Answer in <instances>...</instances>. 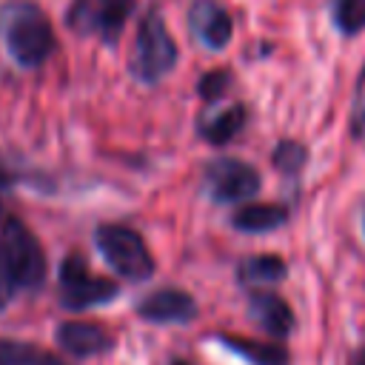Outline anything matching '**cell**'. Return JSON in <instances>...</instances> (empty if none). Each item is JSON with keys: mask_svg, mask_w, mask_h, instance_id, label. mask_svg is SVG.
<instances>
[{"mask_svg": "<svg viewBox=\"0 0 365 365\" xmlns=\"http://www.w3.org/2000/svg\"><path fill=\"white\" fill-rule=\"evenodd\" d=\"M171 365H191V362H185V359H174Z\"/></svg>", "mask_w": 365, "mask_h": 365, "instance_id": "cb8c5ba5", "label": "cell"}, {"mask_svg": "<svg viewBox=\"0 0 365 365\" xmlns=\"http://www.w3.org/2000/svg\"><path fill=\"white\" fill-rule=\"evenodd\" d=\"M362 228H365V220H362Z\"/></svg>", "mask_w": 365, "mask_h": 365, "instance_id": "d4e9b609", "label": "cell"}, {"mask_svg": "<svg viewBox=\"0 0 365 365\" xmlns=\"http://www.w3.org/2000/svg\"><path fill=\"white\" fill-rule=\"evenodd\" d=\"M14 182H17V174H11V171L0 163V188H11Z\"/></svg>", "mask_w": 365, "mask_h": 365, "instance_id": "44dd1931", "label": "cell"}, {"mask_svg": "<svg viewBox=\"0 0 365 365\" xmlns=\"http://www.w3.org/2000/svg\"><path fill=\"white\" fill-rule=\"evenodd\" d=\"M288 217L291 211L282 202H248L231 214V225L242 234H268L285 225Z\"/></svg>", "mask_w": 365, "mask_h": 365, "instance_id": "7c38bea8", "label": "cell"}, {"mask_svg": "<svg viewBox=\"0 0 365 365\" xmlns=\"http://www.w3.org/2000/svg\"><path fill=\"white\" fill-rule=\"evenodd\" d=\"M0 262L23 291H37L46 279V251L31 228L11 217H0Z\"/></svg>", "mask_w": 365, "mask_h": 365, "instance_id": "7a4b0ae2", "label": "cell"}, {"mask_svg": "<svg viewBox=\"0 0 365 365\" xmlns=\"http://www.w3.org/2000/svg\"><path fill=\"white\" fill-rule=\"evenodd\" d=\"M271 163H274V168L279 174L297 177L308 163V148L302 143H297V140H279L274 154H271Z\"/></svg>", "mask_w": 365, "mask_h": 365, "instance_id": "2e32d148", "label": "cell"}, {"mask_svg": "<svg viewBox=\"0 0 365 365\" xmlns=\"http://www.w3.org/2000/svg\"><path fill=\"white\" fill-rule=\"evenodd\" d=\"M197 302L182 288H157L137 299L134 314L151 325H182L197 317Z\"/></svg>", "mask_w": 365, "mask_h": 365, "instance_id": "ba28073f", "label": "cell"}, {"mask_svg": "<svg viewBox=\"0 0 365 365\" xmlns=\"http://www.w3.org/2000/svg\"><path fill=\"white\" fill-rule=\"evenodd\" d=\"M348 365H365V345H359L354 354H351V362Z\"/></svg>", "mask_w": 365, "mask_h": 365, "instance_id": "603a6c76", "label": "cell"}, {"mask_svg": "<svg viewBox=\"0 0 365 365\" xmlns=\"http://www.w3.org/2000/svg\"><path fill=\"white\" fill-rule=\"evenodd\" d=\"M188 29L211 51H222L234 37V20L217 0H194L188 9Z\"/></svg>", "mask_w": 365, "mask_h": 365, "instance_id": "9c48e42d", "label": "cell"}, {"mask_svg": "<svg viewBox=\"0 0 365 365\" xmlns=\"http://www.w3.org/2000/svg\"><path fill=\"white\" fill-rule=\"evenodd\" d=\"M34 365H68V362H63L60 356H54V354H48V351H43L40 356H37V362Z\"/></svg>", "mask_w": 365, "mask_h": 365, "instance_id": "7402d4cb", "label": "cell"}, {"mask_svg": "<svg viewBox=\"0 0 365 365\" xmlns=\"http://www.w3.org/2000/svg\"><path fill=\"white\" fill-rule=\"evenodd\" d=\"M248 314L274 339H285L294 331V311L274 291H251L248 294Z\"/></svg>", "mask_w": 365, "mask_h": 365, "instance_id": "8fae6325", "label": "cell"}, {"mask_svg": "<svg viewBox=\"0 0 365 365\" xmlns=\"http://www.w3.org/2000/svg\"><path fill=\"white\" fill-rule=\"evenodd\" d=\"M0 40L20 68L43 66L57 48L51 20L37 3L29 0H14L0 9Z\"/></svg>", "mask_w": 365, "mask_h": 365, "instance_id": "6da1fadb", "label": "cell"}, {"mask_svg": "<svg viewBox=\"0 0 365 365\" xmlns=\"http://www.w3.org/2000/svg\"><path fill=\"white\" fill-rule=\"evenodd\" d=\"M94 245L103 254V259L114 268V274L134 279V282L154 277L157 262L140 231L120 225V222H103L94 231Z\"/></svg>", "mask_w": 365, "mask_h": 365, "instance_id": "277c9868", "label": "cell"}, {"mask_svg": "<svg viewBox=\"0 0 365 365\" xmlns=\"http://www.w3.org/2000/svg\"><path fill=\"white\" fill-rule=\"evenodd\" d=\"M331 14H334V26L345 37H354L365 29V0H334Z\"/></svg>", "mask_w": 365, "mask_h": 365, "instance_id": "e0dca14e", "label": "cell"}, {"mask_svg": "<svg viewBox=\"0 0 365 365\" xmlns=\"http://www.w3.org/2000/svg\"><path fill=\"white\" fill-rule=\"evenodd\" d=\"M177 57H180V51H177V43H174L163 14L157 9L145 11L140 17L134 51H131V63H128V71L134 74V80H140L145 86L160 83L177 66Z\"/></svg>", "mask_w": 365, "mask_h": 365, "instance_id": "3957f363", "label": "cell"}, {"mask_svg": "<svg viewBox=\"0 0 365 365\" xmlns=\"http://www.w3.org/2000/svg\"><path fill=\"white\" fill-rule=\"evenodd\" d=\"M202 188L214 202H242L259 191V171L237 157H217L202 171Z\"/></svg>", "mask_w": 365, "mask_h": 365, "instance_id": "52a82bcc", "label": "cell"}, {"mask_svg": "<svg viewBox=\"0 0 365 365\" xmlns=\"http://www.w3.org/2000/svg\"><path fill=\"white\" fill-rule=\"evenodd\" d=\"M231 86V71L228 68H214V71H205L197 83V94L205 100V103H214L220 100Z\"/></svg>", "mask_w": 365, "mask_h": 365, "instance_id": "d6986e66", "label": "cell"}, {"mask_svg": "<svg viewBox=\"0 0 365 365\" xmlns=\"http://www.w3.org/2000/svg\"><path fill=\"white\" fill-rule=\"evenodd\" d=\"M288 265L285 259L274 257V254H259V257H245L237 265V279L245 285H259V282H279L285 279Z\"/></svg>", "mask_w": 365, "mask_h": 365, "instance_id": "9a60e30c", "label": "cell"}, {"mask_svg": "<svg viewBox=\"0 0 365 365\" xmlns=\"http://www.w3.org/2000/svg\"><path fill=\"white\" fill-rule=\"evenodd\" d=\"M131 11L134 0H74L66 11V23L77 34H94L111 46L117 43Z\"/></svg>", "mask_w": 365, "mask_h": 365, "instance_id": "8992f818", "label": "cell"}, {"mask_svg": "<svg viewBox=\"0 0 365 365\" xmlns=\"http://www.w3.org/2000/svg\"><path fill=\"white\" fill-rule=\"evenodd\" d=\"M57 294H60V305L63 308L86 311V308H97V305H106V302L117 299L120 285L114 279H108V277L91 274L80 254H68L60 262Z\"/></svg>", "mask_w": 365, "mask_h": 365, "instance_id": "5b68a950", "label": "cell"}, {"mask_svg": "<svg viewBox=\"0 0 365 365\" xmlns=\"http://www.w3.org/2000/svg\"><path fill=\"white\" fill-rule=\"evenodd\" d=\"M220 342L251 365H291V354L279 342H257V339L228 336V334H220Z\"/></svg>", "mask_w": 365, "mask_h": 365, "instance_id": "5bb4252c", "label": "cell"}, {"mask_svg": "<svg viewBox=\"0 0 365 365\" xmlns=\"http://www.w3.org/2000/svg\"><path fill=\"white\" fill-rule=\"evenodd\" d=\"M245 120H248L245 106L231 103V106H225L214 114H202L200 123H197V134L211 145H225L245 128Z\"/></svg>", "mask_w": 365, "mask_h": 365, "instance_id": "4fadbf2b", "label": "cell"}, {"mask_svg": "<svg viewBox=\"0 0 365 365\" xmlns=\"http://www.w3.org/2000/svg\"><path fill=\"white\" fill-rule=\"evenodd\" d=\"M351 134L354 140L365 137V63L356 74L354 83V97H351Z\"/></svg>", "mask_w": 365, "mask_h": 365, "instance_id": "ffe728a7", "label": "cell"}, {"mask_svg": "<svg viewBox=\"0 0 365 365\" xmlns=\"http://www.w3.org/2000/svg\"><path fill=\"white\" fill-rule=\"evenodd\" d=\"M43 348L20 339H6L0 336V365H34Z\"/></svg>", "mask_w": 365, "mask_h": 365, "instance_id": "ac0fdd59", "label": "cell"}, {"mask_svg": "<svg viewBox=\"0 0 365 365\" xmlns=\"http://www.w3.org/2000/svg\"><path fill=\"white\" fill-rule=\"evenodd\" d=\"M54 339L60 342L63 351H68L77 359L97 356L114 348V334L100 325V322H80V319H66L57 325Z\"/></svg>", "mask_w": 365, "mask_h": 365, "instance_id": "30bf717a", "label": "cell"}]
</instances>
